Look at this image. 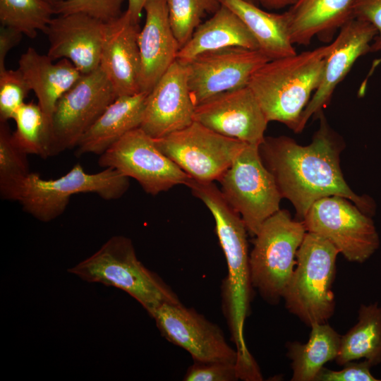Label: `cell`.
Here are the masks:
<instances>
[{
  "mask_svg": "<svg viewBox=\"0 0 381 381\" xmlns=\"http://www.w3.org/2000/svg\"><path fill=\"white\" fill-rule=\"evenodd\" d=\"M255 4L258 2L262 7L267 9L279 10L285 7L291 6L296 0H254Z\"/></svg>",
  "mask_w": 381,
  "mask_h": 381,
  "instance_id": "cell-39",
  "label": "cell"
},
{
  "mask_svg": "<svg viewBox=\"0 0 381 381\" xmlns=\"http://www.w3.org/2000/svg\"><path fill=\"white\" fill-rule=\"evenodd\" d=\"M23 34L12 28L1 25L0 27V72L6 69L5 60L10 50L17 45Z\"/></svg>",
  "mask_w": 381,
  "mask_h": 381,
  "instance_id": "cell-37",
  "label": "cell"
},
{
  "mask_svg": "<svg viewBox=\"0 0 381 381\" xmlns=\"http://www.w3.org/2000/svg\"><path fill=\"white\" fill-rule=\"evenodd\" d=\"M355 0H296L287 11L294 44L308 45L315 36H331L353 18Z\"/></svg>",
  "mask_w": 381,
  "mask_h": 381,
  "instance_id": "cell-24",
  "label": "cell"
},
{
  "mask_svg": "<svg viewBox=\"0 0 381 381\" xmlns=\"http://www.w3.org/2000/svg\"><path fill=\"white\" fill-rule=\"evenodd\" d=\"M116 98L99 67L83 75L57 102L51 119L49 157L72 149L106 108Z\"/></svg>",
  "mask_w": 381,
  "mask_h": 381,
  "instance_id": "cell-10",
  "label": "cell"
},
{
  "mask_svg": "<svg viewBox=\"0 0 381 381\" xmlns=\"http://www.w3.org/2000/svg\"><path fill=\"white\" fill-rule=\"evenodd\" d=\"M377 34V30L372 24L357 18H352L339 29L326 56L320 85L303 111L296 133L303 130L310 117L322 114V109L330 102L335 88L356 61L370 52L372 42Z\"/></svg>",
  "mask_w": 381,
  "mask_h": 381,
  "instance_id": "cell-17",
  "label": "cell"
},
{
  "mask_svg": "<svg viewBox=\"0 0 381 381\" xmlns=\"http://www.w3.org/2000/svg\"><path fill=\"white\" fill-rule=\"evenodd\" d=\"M367 360L373 366L381 363V307L377 302L361 304L357 323L341 336L336 363Z\"/></svg>",
  "mask_w": 381,
  "mask_h": 381,
  "instance_id": "cell-27",
  "label": "cell"
},
{
  "mask_svg": "<svg viewBox=\"0 0 381 381\" xmlns=\"http://www.w3.org/2000/svg\"><path fill=\"white\" fill-rule=\"evenodd\" d=\"M105 22L74 13L52 18L44 32L49 42L47 56L69 60L83 74L99 67Z\"/></svg>",
  "mask_w": 381,
  "mask_h": 381,
  "instance_id": "cell-18",
  "label": "cell"
},
{
  "mask_svg": "<svg viewBox=\"0 0 381 381\" xmlns=\"http://www.w3.org/2000/svg\"><path fill=\"white\" fill-rule=\"evenodd\" d=\"M247 1H249V2H251V3H253V4H255V1L254 0H246Z\"/></svg>",
  "mask_w": 381,
  "mask_h": 381,
  "instance_id": "cell-41",
  "label": "cell"
},
{
  "mask_svg": "<svg viewBox=\"0 0 381 381\" xmlns=\"http://www.w3.org/2000/svg\"><path fill=\"white\" fill-rule=\"evenodd\" d=\"M30 89L23 74L17 70L0 72V121L13 119L18 109L25 103Z\"/></svg>",
  "mask_w": 381,
  "mask_h": 381,
  "instance_id": "cell-32",
  "label": "cell"
},
{
  "mask_svg": "<svg viewBox=\"0 0 381 381\" xmlns=\"http://www.w3.org/2000/svg\"><path fill=\"white\" fill-rule=\"evenodd\" d=\"M13 119L16 124L12 133L16 145L27 155L49 157L50 126L40 105L25 102Z\"/></svg>",
  "mask_w": 381,
  "mask_h": 381,
  "instance_id": "cell-29",
  "label": "cell"
},
{
  "mask_svg": "<svg viewBox=\"0 0 381 381\" xmlns=\"http://www.w3.org/2000/svg\"><path fill=\"white\" fill-rule=\"evenodd\" d=\"M145 21L139 30L140 90L149 93L176 60L180 45L173 32L165 0H147Z\"/></svg>",
  "mask_w": 381,
  "mask_h": 381,
  "instance_id": "cell-20",
  "label": "cell"
},
{
  "mask_svg": "<svg viewBox=\"0 0 381 381\" xmlns=\"http://www.w3.org/2000/svg\"><path fill=\"white\" fill-rule=\"evenodd\" d=\"M218 181L224 198L239 214L252 236L280 210L282 197L258 146L246 144Z\"/></svg>",
  "mask_w": 381,
  "mask_h": 381,
  "instance_id": "cell-8",
  "label": "cell"
},
{
  "mask_svg": "<svg viewBox=\"0 0 381 381\" xmlns=\"http://www.w3.org/2000/svg\"><path fill=\"white\" fill-rule=\"evenodd\" d=\"M199 198L214 217L217 235L227 263L228 276L224 285V310L236 344L238 363L244 367L253 368L256 363L246 346L243 336L253 287L248 231L239 214L226 202L216 186L205 188Z\"/></svg>",
  "mask_w": 381,
  "mask_h": 381,
  "instance_id": "cell-3",
  "label": "cell"
},
{
  "mask_svg": "<svg viewBox=\"0 0 381 381\" xmlns=\"http://www.w3.org/2000/svg\"><path fill=\"white\" fill-rule=\"evenodd\" d=\"M339 253L323 237L306 232L296 253V265L283 298L286 309L310 326L325 323L335 309L332 286Z\"/></svg>",
  "mask_w": 381,
  "mask_h": 381,
  "instance_id": "cell-6",
  "label": "cell"
},
{
  "mask_svg": "<svg viewBox=\"0 0 381 381\" xmlns=\"http://www.w3.org/2000/svg\"><path fill=\"white\" fill-rule=\"evenodd\" d=\"M148 94L117 97L81 137L75 155H100L127 133L140 128Z\"/></svg>",
  "mask_w": 381,
  "mask_h": 381,
  "instance_id": "cell-22",
  "label": "cell"
},
{
  "mask_svg": "<svg viewBox=\"0 0 381 381\" xmlns=\"http://www.w3.org/2000/svg\"><path fill=\"white\" fill-rule=\"evenodd\" d=\"M98 164L133 178L148 194L156 195L191 177L157 147L155 139L140 128L127 133L100 155Z\"/></svg>",
  "mask_w": 381,
  "mask_h": 381,
  "instance_id": "cell-12",
  "label": "cell"
},
{
  "mask_svg": "<svg viewBox=\"0 0 381 381\" xmlns=\"http://www.w3.org/2000/svg\"><path fill=\"white\" fill-rule=\"evenodd\" d=\"M129 178L116 169L87 173L80 164L56 179H42L38 173L0 186L4 200L18 202L35 219L48 222L61 215L71 198L78 193H95L104 200L121 198L129 188Z\"/></svg>",
  "mask_w": 381,
  "mask_h": 381,
  "instance_id": "cell-4",
  "label": "cell"
},
{
  "mask_svg": "<svg viewBox=\"0 0 381 381\" xmlns=\"http://www.w3.org/2000/svg\"><path fill=\"white\" fill-rule=\"evenodd\" d=\"M195 107L186 65L176 60L149 92L140 128L154 139L164 137L190 125Z\"/></svg>",
  "mask_w": 381,
  "mask_h": 381,
  "instance_id": "cell-16",
  "label": "cell"
},
{
  "mask_svg": "<svg viewBox=\"0 0 381 381\" xmlns=\"http://www.w3.org/2000/svg\"><path fill=\"white\" fill-rule=\"evenodd\" d=\"M155 142L188 175L201 181H218L248 144L219 134L195 121Z\"/></svg>",
  "mask_w": 381,
  "mask_h": 381,
  "instance_id": "cell-11",
  "label": "cell"
},
{
  "mask_svg": "<svg viewBox=\"0 0 381 381\" xmlns=\"http://www.w3.org/2000/svg\"><path fill=\"white\" fill-rule=\"evenodd\" d=\"M313 139L301 145L286 136L265 137L259 151L273 175L281 195L294 205L303 221L311 205L320 198L337 195L351 201L373 216L375 204L369 196L356 194L346 183L339 164L340 149L324 115Z\"/></svg>",
  "mask_w": 381,
  "mask_h": 381,
  "instance_id": "cell-1",
  "label": "cell"
},
{
  "mask_svg": "<svg viewBox=\"0 0 381 381\" xmlns=\"http://www.w3.org/2000/svg\"><path fill=\"white\" fill-rule=\"evenodd\" d=\"M194 121L224 136L258 147L265 138L268 123L248 85L220 93L197 105Z\"/></svg>",
  "mask_w": 381,
  "mask_h": 381,
  "instance_id": "cell-15",
  "label": "cell"
},
{
  "mask_svg": "<svg viewBox=\"0 0 381 381\" xmlns=\"http://www.w3.org/2000/svg\"><path fill=\"white\" fill-rule=\"evenodd\" d=\"M373 367L367 360L352 361L344 365L339 370H333L323 367L315 381H379L370 373Z\"/></svg>",
  "mask_w": 381,
  "mask_h": 381,
  "instance_id": "cell-35",
  "label": "cell"
},
{
  "mask_svg": "<svg viewBox=\"0 0 381 381\" xmlns=\"http://www.w3.org/2000/svg\"><path fill=\"white\" fill-rule=\"evenodd\" d=\"M349 200L337 195L315 201L303 219L306 231L332 243L349 261L363 262L380 246V238L370 216Z\"/></svg>",
  "mask_w": 381,
  "mask_h": 381,
  "instance_id": "cell-9",
  "label": "cell"
},
{
  "mask_svg": "<svg viewBox=\"0 0 381 381\" xmlns=\"http://www.w3.org/2000/svg\"><path fill=\"white\" fill-rule=\"evenodd\" d=\"M53 61L32 47L18 60V69L35 92L49 126L57 102L83 75L68 59H60L56 64Z\"/></svg>",
  "mask_w": 381,
  "mask_h": 381,
  "instance_id": "cell-21",
  "label": "cell"
},
{
  "mask_svg": "<svg viewBox=\"0 0 381 381\" xmlns=\"http://www.w3.org/2000/svg\"><path fill=\"white\" fill-rule=\"evenodd\" d=\"M68 272L90 283L120 289L135 299L151 316L166 303H179L171 289L137 258L131 240L114 236Z\"/></svg>",
  "mask_w": 381,
  "mask_h": 381,
  "instance_id": "cell-5",
  "label": "cell"
},
{
  "mask_svg": "<svg viewBox=\"0 0 381 381\" xmlns=\"http://www.w3.org/2000/svg\"><path fill=\"white\" fill-rule=\"evenodd\" d=\"M307 231L303 221L279 210L267 219L255 236L249 255L252 286L264 300L277 304L296 265V253Z\"/></svg>",
  "mask_w": 381,
  "mask_h": 381,
  "instance_id": "cell-7",
  "label": "cell"
},
{
  "mask_svg": "<svg viewBox=\"0 0 381 381\" xmlns=\"http://www.w3.org/2000/svg\"><path fill=\"white\" fill-rule=\"evenodd\" d=\"M306 343L286 344L287 356L291 361L292 381H315L324 365L335 360L341 335L329 325L313 323Z\"/></svg>",
  "mask_w": 381,
  "mask_h": 381,
  "instance_id": "cell-26",
  "label": "cell"
},
{
  "mask_svg": "<svg viewBox=\"0 0 381 381\" xmlns=\"http://www.w3.org/2000/svg\"><path fill=\"white\" fill-rule=\"evenodd\" d=\"M124 0H61L54 6L56 15L81 13L105 23L119 18Z\"/></svg>",
  "mask_w": 381,
  "mask_h": 381,
  "instance_id": "cell-33",
  "label": "cell"
},
{
  "mask_svg": "<svg viewBox=\"0 0 381 381\" xmlns=\"http://www.w3.org/2000/svg\"><path fill=\"white\" fill-rule=\"evenodd\" d=\"M243 22L258 42L259 50L270 60L295 54L287 11L274 13L246 0H219Z\"/></svg>",
  "mask_w": 381,
  "mask_h": 381,
  "instance_id": "cell-25",
  "label": "cell"
},
{
  "mask_svg": "<svg viewBox=\"0 0 381 381\" xmlns=\"http://www.w3.org/2000/svg\"><path fill=\"white\" fill-rule=\"evenodd\" d=\"M331 43L313 50L272 59L251 76L248 86L267 120L296 132L301 114L321 82Z\"/></svg>",
  "mask_w": 381,
  "mask_h": 381,
  "instance_id": "cell-2",
  "label": "cell"
},
{
  "mask_svg": "<svg viewBox=\"0 0 381 381\" xmlns=\"http://www.w3.org/2000/svg\"><path fill=\"white\" fill-rule=\"evenodd\" d=\"M243 380L242 371L237 363L195 361L189 367L184 380L186 381H234Z\"/></svg>",
  "mask_w": 381,
  "mask_h": 381,
  "instance_id": "cell-34",
  "label": "cell"
},
{
  "mask_svg": "<svg viewBox=\"0 0 381 381\" xmlns=\"http://www.w3.org/2000/svg\"><path fill=\"white\" fill-rule=\"evenodd\" d=\"M151 317L162 335L187 351L195 361L238 363L237 351L228 344L219 327L180 302L161 305Z\"/></svg>",
  "mask_w": 381,
  "mask_h": 381,
  "instance_id": "cell-14",
  "label": "cell"
},
{
  "mask_svg": "<svg viewBox=\"0 0 381 381\" xmlns=\"http://www.w3.org/2000/svg\"><path fill=\"white\" fill-rule=\"evenodd\" d=\"M173 32L183 47L190 38L202 19L215 13L222 4L219 0H165Z\"/></svg>",
  "mask_w": 381,
  "mask_h": 381,
  "instance_id": "cell-30",
  "label": "cell"
},
{
  "mask_svg": "<svg viewBox=\"0 0 381 381\" xmlns=\"http://www.w3.org/2000/svg\"><path fill=\"white\" fill-rule=\"evenodd\" d=\"M353 18L372 24L377 34L370 46V52L381 50V0H355Z\"/></svg>",
  "mask_w": 381,
  "mask_h": 381,
  "instance_id": "cell-36",
  "label": "cell"
},
{
  "mask_svg": "<svg viewBox=\"0 0 381 381\" xmlns=\"http://www.w3.org/2000/svg\"><path fill=\"white\" fill-rule=\"evenodd\" d=\"M231 47L259 49L257 41L243 22L222 4L180 48L176 60L186 64L200 54Z\"/></svg>",
  "mask_w": 381,
  "mask_h": 381,
  "instance_id": "cell-23",
  "label": "cell"
},
{
  "mask_svg": "<svg viewBox=\"0 0 381 381\" xmlns=\"http://www.w3.org/2000/svg\"><path fill=\"white\" fill-rule=\"evenodd\" d=\"M270 59L259 49L231 47L200 54L186 64L195 106L220 93L247 86Z\"/></svg>",
  "mask_w": 381,
  "mask_h": 381,
  "instance_id": "cell-13",
  "label": "cell"
},
{
  "mask_svg": "<svg viewBox=\"0 0 381 381\" xmlns=\"http://www.w3.org/2000/svg\"><path fill=\"white\" fill-rule=\"evenodd\" d=\"M147 1V0H128V8L126 11L134 22L138 23L141 12L143 10Z\"/></svg>",
  "mask_w": 381,
  "mask_h": 381,
  "instance_id": "cell-38",
  "label": "cell"
},
{
  "mask_svg": "<svg viewBox=\"0 0 381 381\" xmlns=\"http://www.w3.org/2000/svg\"><path fill=\"white\" fill-rule=\"evenodd\" d=\"M138 23L126 10L107 22L99 68L117 97L140 92V56L138 43Z\"/></svg>",
  "mask_w": 381,
  "mask_h": 381,
  "instance_id": "cell-19",
  "label": "cell"
},
{
  "mask_svg": "<svg viewBox=\"0 0 381 381\" xmlns=\"http://www.w3.org/2000/svg\"><path fill=\"white\" fill-rule=\"evenodd\" d=\"M26 155L16 145L7 121H0V186L30 172Z\"/></svg>",
  "mask_w": 381,
  "mask_h": 381,
  "instance_id": "cell-31",
  "label": "cell"
},
{
  "mask_svg": "<svg viewBox=\"0 0 381 381\" xmlns=\"http://www.w3.org/2000/svg\"><path fill=\"white\" fill-rule=\"evenodd\" d=\"M49 3H50L52 5L54 6L58 2H59L61 0H47Z\"/></svg>",
  "mask_w": 381,
  "mask_h": 381,
  "instance_id": "cell-40",
  "label": "cell"
},
{
  "mask_svg": "<svg viewBox=\"0 0 381 381\" xmlns=\"http://www.w3.org/2000/svg\"><path fill=\"white\" fill-rule=\"evenodd\" d=\"M55 14L54 6L47 0H0L1 25L35 38L44 32Z\"/></svg>",
  "mask_w": 381,
  "mask_h": 381,
  "instance_id": "cell-28",
  "label": "cell"
}]
</instances>
